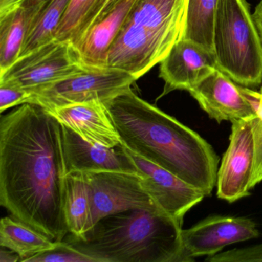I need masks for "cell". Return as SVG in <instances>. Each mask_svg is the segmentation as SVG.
<instances>
[{
	"mask_svg": "<svg viewBox=\"0 0 262 262\" xmlns=\"http://www.w3.org/2000/svg\"><path fill=\"white\" fill-rule=\"evenodd\" d=\"M25 2L26 0H0V18L17 10Z\"/></svg>",
	"mask_w": 262,
	"mask_h": 262,
	"instance_id": "4316f807",
	"label": "cell"
},
{
	"mask_svg": "<svg viewBox=\"0 0 262 262\" xmlns=\"http://www.w3.org/2000/svg\"><path fill=\"white\" fill-rule=\"evenodd\" d=\"M122 143L205 196L217 182L219 157L200 135L133 90L104 102Z\"/></svg>",
	"mask_w": 262,
	"mask_h": 262,
	"instance_id": "7a4b0ae2",
	"label": "cell"
},
{
	"mask_svg": "<svg viewBox=\"0 0 262 262\" xmlns=\"http://www.w3.org/2000/svg\"><path fill=\"white\" fill-rule=\"evenodd\" d=\"M62 145L67 174L70 172L115 171L139 174L137 167L122 145L106 148L83 140L62 125Z\"/></svg>",
	"mask_w": 262,
	"mask_h": 262,
	"instance_id": "5bb4252c",
	"label": "cell"
},
{
	"mask_svg": "<svg viewBox=\"0 0 262 262\" xmlns=\"http://www.w3.org/2000/svg\"><path fill=\"white\" fill-rule=\"evenodd\" d=\"M137 167L146 191L155 202L173 219L183 224L184 216L203 200L205 194L165 168L143 159L122 145Z\"/></svg>",
	"mask_w": 262,
	"mask_h": 262,
	"instance_id": "8fae6325",
	"label": "cell"
},
{
	"mask_svg": "<svg viewBox=\"0 0 262 262\" xmlns=\"http://www.w3.org/2000/svg\"><path fill=\"white\" fill-rule=\"evenodd\" d=\"M256 116L251 119L254 144V162L250 188L252 189L262 182V86L254 91Z\"/></svg>",
	"mask_w": 262,
	"mask_h": 262,
	"instance_id": "603a6c76",
	"label": "cell"
},
{
	"mask_svg": "<svg viewBox=\"0 0 262 262\" xmlns=\"http://www.w3.org/2000/svg\"><path fill=\"white\" fill-rule=\"evenodd\" d=\"M58 243L14 217L7 216L0 222V246L17 253L20 262L56 248Z\"/></svg>",
	"mask_w": 262,
	"mask_h": 262,
	"instance_id": "ac0fdd59",
	"label": "cell"
},
{
	"mask_svg": "<svg viewBox=\"0 0 262 262\" xmlns=\"http://www.w3.org/2000/svg\"><path fill=\"white\" fill-rule=\"evenodd\" d=\"M136 0H123L93 26L75 47L85 70L106 68L108 53Z\"/></svg>",
	"mask_w": 262,
	"mask_h": 262,
	"instance_id": "2e32d148",
	"label": "cell"
},
{
	"mask_svg": "<svg viewBox=\"0 0 262 262\" xmlns=\"http://www.w3.org/2000/svg\"><path fill=\"white\" fill-rule=\"evenodd\" d=\"M31 93L16 85L0 82V113L16 105L27 103Z\"/></svg>",
	"mask_w": 262,
	"mask_h": 262,
	"instance_id": "484cf974",
	"label": "cell"
},
{
	"mask_svg": "<svg viewBox=\"0 0 262 262\" xmlns=\"http://www.w3.org/2000/svg\"><path fill=\"white\" fill-rule=\"evenodd\" d=\"M50 1L24 3L17 10L0 18V73L17 60L26 37Z\"/></svg>",
	"mask_w": 262,
	"mask_h": 262,
	"instance_id": "e0dca14e",
	"label": "cell"
},
{
	"mask_svg": "<svg viewBox=\"0 0 262 262\" xmlns=\"http://www.w3.org/2000/svg\"><path fill=\"white\" fill-rule=\"evenodd\" d=\"M253 17H254V22H255L256 27H257L259 34H260L262 42V0H260L256 7L255 10L253 13Z\"/></svg>",
	"mask_w": 262,
	"mask_h": 262,
	"instance_id": "f1b7e54d",
	"label": "cell"
},
{
	"mask_svg": "<svg viewBox=\"0 0 262 262\" xmlns=\"http://www.w3.org/2000/svg\"><path fill=\"white\" fill-rule=\"evenodd\" d=\"M110 0H70L55 39L76 47L92 28Z\"/></svg>",
	"mask_w": 262,
	"mask_h": 262,
	"instance_id": "ffe728a7",
	"label": "cell"
},
{
	"mask_svg": "<svg viewBox=\"0 0 262 262\" xmlns=\"http://www.w3.org/2000/svg\"><path fill=\"white\" fill-rule=\"evenodd\" d=\"M67 171L60 122L25 103L0 120V205L13 217L62 242Z\"/></svg>",
	"mask_w": 262,
	"mask_h": 262,
	"instance_id": "6da1fadb",
	"label": "cell"
},
{
	"mask_svg": "<svg viewBox=\"0 0 262 262\" xmlns=\"http://www.w3.org/2000/svg\"><path fill=\"white\" fill-rule=\"evenodd\" d=\"M207 262H262V243L222 251L205 259Z\"/></svg>",
	"mask_w": 262,
	"mask_h": 262,
	"instance_id": "d4e9b609",
	"label": "cell"
},
{
	"mask_svg": "<svg viewBox=\"0 0 262 262\" xmlns=\"http://www.w3.org/2000/svg\"><path fill=\"white\" fill-rule=\"evenodd\" d=\"M136 80L135 76L118 69L87 70L33 92L27 103L46 110L93 101L104 103L130 90Z\"/></svg>",
	"mask_w": 262,
	"mask_h": 262,
	"instance_id": "5b68a950",
	"label": "cell"
},
{
	"mask_svg": "<svg viewBox=\"0 0 262 262\" xmlns=\"http://www.w3.org/2000/svg\"><path fill=\"white\" fill-rule=\"evenodd\" d=\"M182 224L165 212L132 209L98 221L64 242L96 262H182Z\"/></svg>",
	"mask_w": 262,
	"mask_h": 262,
	"instance_id": "3957f363",
	"label": "cell"
},
{
	"mask_svg": "<svg viewBox=\"0 0 262 262\" xmlns=\"http://www.w3.org/2000/svg\"><path fill=\"white\" fill-rule=\"evenodd\" d=\"M83 173L91 194L90 229L105 216L121 211L165 212L146 191L139 174L115 171Z\"/></svg>",
	"mask_w": 262,
	"mask_h": 262,
	"instance_id": "52a82bcc",
	"label": "cell"
},
{
	"mask_svg": "<svg viewBox=\"0 0 262 262\" xmlns=\"http://www.w3.org/2000/svg\"><path fill=\"white\" fill-rule=\"evenodd\" d=\"M70 0H50L26 37L21 56L53 40Z\"/></svg>",
	"mask_w": 262,
	"mask_h": 262,
	"instance_id": "7402d4cb",
	"label": "cell"
},
{
	"mask_svg": "<svg viewBox=\"0 0 262 262\" xmlns=\"http://www.w3.org/2000/svg\"><path fill=\"white\" fill-rule=\"evenodd\" d=\"M187 0H136L124 24L141 33L182 38Z\"/></svg>",
	"mask_w": 262,
	"mask_h": 262,
	"instance_id": "9a60e30c",
	"label": "cell"
},
{
	"mask_svg": "<svg viewBox=\"0 0 262 262\" xmlns=\"http://www.w3.org/2000/svg\"><path fill=\"white\" fill-rule=\"evenodd\" d=\"M213 50L217 69L234 82L261 85V39L247 0H219Z\"/></svg>",
	"mask_w": 262,
	"mask_h": 262,
	"instance_id": "277c9868",
	"label": "cell"
},
{
	"mask_svg": "<svg viewBox=\"0 0 262 262\" xmlns=\"http://www.w3.org/2000/svg\"><path fill=\"white\" fill-rule=\"evenodd\" d=\"M42 1V0H26L25 3H30V4H35V3H39Z\"/></svg>",
	"mask_w": 262,
	"mask_h": 262,
	"instance_id": "f546056e",
	"label": "cell"
},
{
	"mask_svg": "<svg viewBox=\"0 0 262 262\" xmlns=\"http://www.w3.org/2000/svg\"><path fill=\"white\" fill-rule=\"evenodd\" d=\"M231 122L229 145L217 171V197L233 203L250 195L254 162L251 119Z\"/></svg>",
	"mask_w": 262,
	"mask_h": 262,
	"instance_id": "ba28073f",
	"label": "cell"
},
{
	"mask_svg": "<svg viewBox=\"0 0 262 262\" xmlns=\"http://www.w3.org/2000/svg\"><path fill=\"white\" fill-rule=\"evenodd\" d=\"M76 48L54 39L21 56L4 73L0 82L20 87L30 93L85 71Z\"/></svg>",
	"mask_w": 262,
	"mask_h": 262,
	"instance_id": "8992f818",
	"label": "cell"
},
{
	"mask_svg": "<svg viewBox=\"0 0 262 262\" xmlns=\"http://www.w3.org/2000/svg\"><path fill=\"white\" fill-rule=\"evenodd\" d=\"M46 110L61 125L90 143L106 148H116L123 144L105 104L100 101Z\"/></svg>",
	"mask_w": 262,
	"mask_h": 262,
	"instance_id": "4fadbf2b",
	"label": "cell"
},
{
	"mask_svg": "<svg viewBox=\"0 0 262 262\" xmlns=\"http://www.w3.org/2000/svg\"><path fill=\"white\" fill-rule=\"evenodd\" d=\"M27 262H96V260L62 241L59 242L56 248L39 253Z\"/></svg>",
	"mask_w": 262,
	"mask_h": 262,
	"instance_id": "cb8c5ba5",
	"label": "cell"
},
{
	"mask_svg": "<svg viewBox=\"0 0 262 262\" xmlns=\"http://www.w3.org/2000/svg\"><path fill=\"white\" fill-rule=\"evenodd\" d=\"M217 69L213 52L182 38L160 62L159 77L165 85L159 98L176 90L189 91Z\"/></svg>",
	"mask_w": 262,
	"mask_h": 262,
	"instance_id": "7c38bea8",
	"label": "cell"
},
{
	"mask_svg": "<svg viewBox=\"0 0 262 262\" xmlns=\"http://www.w3.org/2000/svg\"><path fill=\"white\" fill-rule=\"evenodd\" d=\"M91 194L83 172L67 174L66 179L64 213L69 233L80 237L90 228Z\"/></svg>",
	"mask_w": 262,
	"mask_h": 262,
	"instance_id": "d6986e66",
	"label": "cell"
},
{
	"mask_svg": "<svg viewBox=\"0 0 262 262\" xmlns=\"http://www.w3.org/2000/svg\"><path fill=\"white\" fill-rule=\"evenodd\" d=\"M219 0H187L182 39L214 53L213 37Z\"/></svg>",
	"mask_w": 262,
	"mask_h": 262,
	"instance_id": "44dd1931",
	"label": "cell"
},
{
	"mask_svg": "<svg viewBox=\"0 0 262 262\" xmlns=\"http://www.w3.org/2000/svg\"><path fill=\"white\" fill-rule=\"evenodd\" d=\"M20 257L17 253L8 248L1 247L0 250V262H20Z\"/></svg>",
	"mask_w": 262,
	"mask_h": 262,
	"instance_id": "83f0119b",
	"label": "cell"
},
{
	"mask_svg": "<svg viewBox=\"0 0 262 262\" xmlns=\"http://www.w3.org/2000/svg\"><path fill=\"white\" fill-rule=\"evenodd\" d=\"M236 84L217 69L188 93L209 118L219 123L253 119L256 116L254 90Z\"/></svg>",
	"mask_w": 262,
	"mask_h": 262,
	"instance_id": "30bf717a",
	"label": "cell"
},
{
	"mask_svg": "<svg viewBox=\"0 0 262 262\" xmlns=\"http://www.w3.org/2000/svg\"><path fill=\"white\" fill-rule=\"evenodd\" d=\"M255 222L245 217L211 216L188 229H182V262L212 256L228 245L259 236Z\"/></svg>",
	"mask_w": 262,
	"mask_h": 262,
	"instance_id": "9c48e42d",
	"label": "cell"
}]
</instances>
